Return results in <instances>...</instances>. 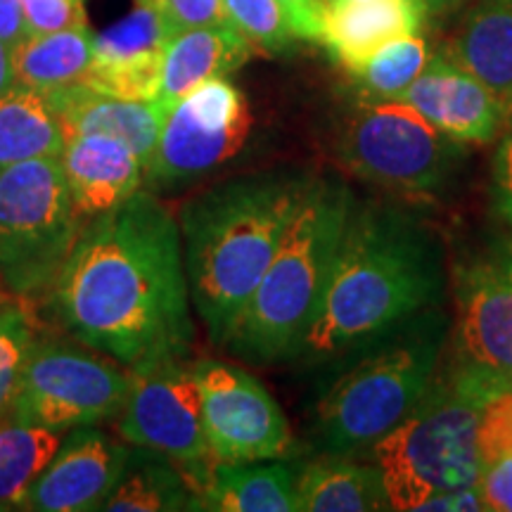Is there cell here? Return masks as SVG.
Instances as JSON below:
<instances>
[{
    "instance_id": "1",
    "label": "cell",
    "mask_w": 512,
    "mask_h": 512,
    "mask_svg": "<svg viewBox=\"0 0 512 512\" xmlns=\"http://www.w3.org/2000/svg\"><path fill=\"white\" fill-rule=\"evenodd\" d=\"M48 302L76 342L128 370L188 358L195 323L174 211L140 188L83 223Z\"/></svg>"
},
{
    "instance_id": "2",
    "label": "cell",
    "mask_w": 512,
    "mask_h": 512,
    "mask_svg": "<svg viewBox=\"0 0 512 512\" xmlns=\"http://www.w3.org/2000/svg\"><path fill=\"white\" fill-rule=\"evenodd\" d=\"M444 256L411 211L356 200L335 266L294 361H335L439 302Z\"/></svg>"
},
{
    "instance_id": "3",
    "label": "cell",
    "mask_w": 512,
    "mask_h": 512,
    "mask_svg": "<svg viewBox=\"0 0 512 512\" xmlns=\"http://www.w3.org/2000/svg\"><path fill=\"white\" fill-rule=\"evenodd\" d=\"M311 176L273 169L228 178L190 197L176 216L192 309L219 347L264 278Z\"/></svg>"
},
{
    "instance_id": "4",
    "label": "cell",
    "mask_w": 512,
    "mask_h": 512,
    "mask_svg": "<svg viewBox=\"0 0 512 512\" xmlns=\"http://www.w3.org/2000/svg\"><path fill=\"white\" fill-rule=\"evenodd\" d=\"M354 204L344 181L311 176L264 278L223 342L230 356L256 366L297 358Z\"/></svg>"
},
{
    "instance_id": "5",
    "label": "cell",
    "mask_w": 512,
    "mask_h": 512,
    "mask_svg": "<svg viewBox=\"0 0 512 512\" xmlns=\"http://www.w3.org/2000/svg\"><path fill=\"white\" fill-rule=\"evenodd\" d=\"M446 339L448 320L434 304L344 354L351 363L313 415L318 451L351 458L392 432L437 380Z\"/></svg>"
},
{
    "instance_id": "6",
    "label": "cell",
    "mask_w": 512,
    "mask_h": 512,
    "mask_svg": "<svg viewBox=\"0 0 512 512\" xmlns=\"http://www.w3.org/2000/svg\"><path fill=\"white\" fill-rule=\"evenodd\" d=\"M482 406L437 375L418 406L370 448L389 508L415 512L427 498L479 484L484 472L477 446Z\"/></svg>"
},
{
    "instance_id": "7",
    "label": "cell",
    "mask_w": 512,
    "mask_h": 512,
    "mask_svg": "<svg viewBox=\"0 0 512 512\" xmlns=\"http://www.w3.org/2000/svg\"><path fill=\"white\" fill-rule=\"evenodd\" d=\"M57 157L0 169V290L48 294L83 228Z\"/></svg>"
},
{
    "instance_id": "8",
    "label": "cell",
    "mask_w": 512,
    "mask_h": 512,
    "mask_svg": "<svg viewBox=\"0 0 512 512\" xmlns=\"http://www.w3.org/2000/svg\"><path fill=\"white\" fill-rule=\"evenodd\" d=\"M351 174L396 192H437L463 162V143L448 138L401 100H366L337 138Z\"/></svg>"
},
{
    "instance_id": "9",
    "label": "cell",
    "mask_w": 512,
    "mask_h": 512,
    "mask_svg": "<svg viewBox=\"0 0 512 512\" xmlns=\"http://www.w3.org/2000/svg\"><path fill=\"white\" fill-rule=\"evenodd\" d=\"M131 370L86 344L36 339L31 347L8 418L67 434L76 427L117 418Z\"/></svg>"
},
{
    "instance_id": "10",
    "label": "cell",
    "mask_w": 512,
    "mask_h": 512,
    "mask_svg": "<svg viewBox=\"0 0 512 512\" xmlns=\"http://www.w3.org/2000/svg\"><path fill=\"white\" fill-rule=\"evenodd\" d=\"M439 377L465 399L489 403L512 392V247L460 275L458 311Z\"/></svg>"
},
{
    "instance_id": "11",
    "label": "cell",
    "mask_w": 512,
    "mask_h": 512,
    "mask_svg": "<svg viewBox=\"0 0 512 512\" xmlns=\"http://www.w3.org/2000/svg\"><path fill=\"white\" fill-rule=\"evenodd\" d=\"M252 124L245 93L228 76L200 83L166 112L145 185L176 190L214 176L245 152Z\"/></svg>"
},
{
    "instance_id": "12",
    "label": "cell",
    "mask_w": 512,
    "mask_h": 512,
    "mask_svg": "<svg viewBox=\"0 0 512 512\" xmlns=\"http://www.w3.org/2000/svg\"><path fill=\"white\" fill-rule=\"evenodd\" d=\"M114 420L128 444L162 453L181 467L190 489L216 463L204 432L200 384L188 358H164L131 370V387Z\"/></svg>"
},
{
    "instance_id": "13",
    "label": "cell",
    "mask_w": 512,
    "mask_h": 512,
    "mask_svg": "<svg viewBox=\"0 0 512 512\" xmlns=\"http://www.w3.org/2000/svg\"><path fill=\"white\" fill-rule=\"evenodd\" d=\"M202 394L204 432L219 463L285 460L294 437L278 401L252 373L204 358L192 363Z\"/></svg>"
},
{
    "instance_id": "14",
    "label": "cell",
    "mask_w": 512,
    "mask_h": 512,
    "mask_svg": "<svg viewBox=\"0 0 512 512\" xmlns=\"http://www.w3.org/2000/svg\"><path fill=\"white\" fill-rule=\"evenodd\" d=\"M171 36L159 0H133L124 17L93 34V62L83 86L117 98L155 100Z\"/></svg>"
},
{
    "instance_id": "15",
    "label": "cell",
    "mask_w": 512,
    "mask_h": 512,
    "mask_svg": "<svg viewBox=\"0 0 512 512\" xmlns=\"http://www.w3.org/2000/svg\"><path fill=\"white\" fill-rule=\"evenodd\" d=\"M133 446L112 439L95 425L76 427L62 437L55 458L31 486L22 510L91 512L102 510L124 475Z\"/></svg>"
},
{
    "instance_id": "16",
    "label": "cell",
    "mask_w": 512,
    "mask_h": 512,
    "mask_svg": "<svg viewBox=\"0 0 512 512\" xmlns=\"http://www.w3.org/2000/svg\"><path fill=\"white\" fill-rule=\"evenodd\" d=\"M399 100L458 143H489L508 119L501 100L446 57H432Z\"/></svg>"
},
{
    "instance_id": "17",
    "label": "cell",
    "mask_w": 512,
    "mask_h": 512,
    "mask_svg": "<svg viewBox=\"0 0 512 512\" xmlns=\"http://www.w3.org/2000/svg\"><path fill=\"white\" fill-rule=\"evenodd\" d=\"M60 162L83 221L117 209L145 183V166L136 152L102 133L69 136Z\"/></svg>"
},
{
    "instance_id": "18",
    "label": "cell",
    "mask_w": 512,
    "mask_h": 512,
    "mask_svg": "<svg viewBox=\"0 0 512 512\" xmlns=\"http://www.w3.org/2000/svg\"><path fill=\"white\" fill-rule=\"evenodd\" d=\"M64 136L102 133L121 140L136 152L145 171L155 159L166 110L155 100H131L107 95L86 86L50 93Z\"/></svg>"
},
{
    "instance_id": "19",
    "label": "cell",
    "mask_w": 512,
    "mask_h": 512,
    "mask_svg": "<svg viewBox=\"0 0 512 512\" xmlns=\"http://www.w3.org/2000/svg\"><path fill=\"white\" fill-rule=\"evenodd\" d=\"M427 12L425 0H328L320 43L351 72L396 38L420 34Z\"/></svg>"
},
{
    "instance_id": "20",
    "label": "cell",
    "mask_w": 512,
    "mask_h": 512,
    "mask_svg": "<svg viewBox=\"0 0 512 512\" xmlns=\"http://www.w3.org/2000/svg\"><path fill=\"white\" fill-rule=\"evenodd\" d=\"M252 55V43L230 24L176 31L166 43L155 102L169 112L200 83L238 72Z\"/></svg>"
},
{
    "instance_id": "21",
    "label": "cell",
    "mask_w": 512,
    "mask_h": 512,
    "mask_svg": "<svg viewBox=\"0 0 512 512\" xmlns=\"http://www.w3.org/2000/svg\"><path fill=\"white\" fill-rule=\"evenodd\" d=\"M195 510L209 512H294L297 472L283 460L219 463L192 489Z\"/></svg>"
},
{
    "instance_id": "22",
    "label": "cell",
    "mask_w": 512,
    "mask_h": 512,
    "mask_svg": "<svg viewBox=\"0 0 512 512\" xmlns=\"http://www.w3.org/2000/svg\"><path fill=\"white\" fill-rule=\"evenodd\" d=\"M453 62L512 112V0H477L453 41Z\"/></svg>"
},
{
    "instance_id": "23",
    "label": "cell",
    "mask_w": 512,
    "mask_h": 512,
    "mask_svg": "<svg viewBox=\"0 0 512 512\" xmlns=\"http://www.w3.org/2000/svg\"><path fill=\"white\" fill-rule=\"evenodd\" d=\"M297 510L377 512L392 508L377 465H358L344 456H323L297 472Z\"/></svg>"
},
{
    "instance_id": "24",
    "label": "cell",
    "mask_w": 512,
    "mask_h": 512,
    "mask_svg": "<svg viewBox=\"0 0 512 512\" xmlns=\"http://www.w3.org/2000/svg\"><path fill=\"white\" fill-rule=\"evenodd\" d=\"M93 62V34L88 27L27 36L12 50L15 86L43 95L83 86Z\"/></svg>"
},
{
    "instance_id": "25",
    "label": "cell",
    "mask_w": 512,
    "mask_h": 512,
    "mask_svg": "<svg viewBox=\"0 0 512 512\" xmlns=\"http://www.w3.org/2000/svg\"><path fill=\"white\" fill-rule=\"evenodd\" d=\"M67 136L48 95L12 86L0 98V169L29 159L62 157Z\"/></svg>"
},
{
    "instance_id": "26",
    "label": "cell",
    "mask_w": 512,
    "mask_h": 512,
    "mask_svg": "<svg viewBox=\"0 0 512 512\" xmlns=\"http://www.w3.org/2000/svg\"><path fill=\"white\" fill-rule=\"evenodd\" d=\"M102 510L110 512H176L195 510V494L181 467L162 453L133 446L124 475L119 477Z\"/></svg>"
},
{
    "instance_id": "27",
    "label": "cell",
    "mask_w": 512,
    "mask_h": 512,
    "mask_svg": "<svg viewBox=\"0 0 512 512\" xmlns=\"http://www.w3.org/2000/svg\"><path fill=\"white\" fill-rule=\"evenodd\" d=\"M62 432L0 420V510H22L31 486L55 458Z\"/></svg>"
},
{
    "instance_id": "28",
    "label": "cell",
    "mask_w": 512,
    "mask_h": 512,
    "mask_svg": "<svg viewBox=\"0 0 512 512\" xmlns=\"http://www.w3.org/2000/svg\"><path fill=\"white\" fill-rule=\"evenodd\" d=\"M430 60L427 41L420 34H413L382 46L349 74L366 100H399Z\"/></svg>"
},
{
    "instance_id": "29",
    "label": "cell",
    "mask_w": 512,
    "mask_h": 512,
    "mask_svg": "<svg viewBox=\"0 0 512 512\" xmlns=\"http://www.w3.org/2000/svg\"><path fill=\"white\" fill-rule=\"evenodd\" d=\"M36 339V320L27 299H0V420L8 418L19 375Z\"/></svg>"
},
{
    "instance_id": "30",
    "label": "cell",
    "mask_w": 512,
    "mask_h": 512,
    "mask_svg": "<svg viewBox=\"0 0 512 512\" xmlns=\"http://www.w3.org/2000/svg\"><path fill=\"white\" fill-rule=\"evenodd\" d=\"M223 10L230 27L238 29L254 48L285 53L297 38L278 0H223Z\"/></svg>"
},
{
    "instance_id": "31",
    "label": "cell",
    "mask_w": 512,
    "mask_h": 512,
    "mask_svg": "<svg viewBox=\"0 0 512 512\" xmlns=\"http://www.w3.org/2000/svg\"><path fill=\"white\" fill-rule=\"evenodd\" d=\"M477 446L484 467L512 453V392L484 403L477 422Z\"/></svg>"
},
{
    "instance_id": "32",
    "label": "cell",
    "mask_w": 512,
    "mask_h": 512,
    "mask_svg": "<svg viewBox=\"0 0 512 512\" xmlns=\"http://www.w3.org/2000/svg\"><path fill=\"white\" fill-rule=\"evenodd\" d=\"M22 8L29 36L86 27L83 0H22Z\"/></svg>"
},
{
    "instance_id": "33",
    "label": "cell",
    "mask_w": 512,
    "mask_h": 512,
    "mask_svg": "<svg viewBox=\"0 0 512 512\" xmlns=\"http://www.w3.org/2000/svg\"><path fill=\"white\" fill-rule=\"evenodd\" d=\"M171 29H197L214 27V24H228L223 0H159Z\"/></svg>"
},
{
    "instance_id": "34",
    "label": "cell",
    "mask_w": 512,
    "mask_h": 512,
    "mask_svg": "<svg viewBox=\"0 0 512 512\" xmlns=\"http://www.w3.org/2000/svg\"><path fill=\"white\" fill-rule=\"evenodd\" d=\"M486 510L512 512V453L486 465L479 477Z\"/></svg>"
},
{
    "instance_id": "35",
    "label": "cell",
    "mask_w": 512,
    "mask_h": 512,
    "mask_svg": "<svg viewBox=\"0 0 512 512\" xmlns=\"http://www.w3.org/2000/svg\"><path fill=\"white\" fill-rule=\"evenodd\" d=\"M491 197L498 214L512 226V133L498 145L491 164Z\"/></svg>"
},
{
    "instance_id": "36",
    "label": "cell",
    "mask_w": 512,
    "mask_h": 512,
    "mask_svg": "<svg viewBox=\"0 0 512 512\" xmlns=\"http://www.w3.org/2000/svg\"><path fill=\"white\" fill-rule=\"evenodd\" d=\"M278 3L287 12L294 36L304 38V41L320 43L328 0H278Z\"/></svg>"
},
{
    "instance_id": "37",
    "label": "cell",
    "mask_w": 512,
    "mask_h": 512,
    "mask_svg": "<svg viewBox=\"0 0 512 512\" xmlns=\"http://www.w3.org/2000/svg\"><path fill=\"white\" fill-rule=\"evenodd\" d=\"M484 498L479 484L465 486V489L446 491V494H437L427 498L425 503L418 505L415 512H484Z\"/></svg>"
},
{
    "instance_id": "38",
    "label": "cell",
    "mask_w": 512,
    "mask_h": 512,
    "mask_svg": "<svg viewBox=\"0 0 512 512\" xmlns=\"http://www.w3.org/2000/svg\"><path fill=\"white\" fill-rule=\"evenodd\" d=\"M27 36L22 0H0V41L15 50Z\"/></svg>"
},
{
    "instance_id": "39",
    "label": "cell",
    "mask_w": 512,
    "mask_h": 512,
    "mask_svg": "<svg viewBox=\"0 0 512 512\" xmlns=\"http://www.w3.org/2000/svg\"><path fill=\"white\" fill-rule=\"evenodd\" d=\"M15 86V79H12V50L0 41V98Z\"/></svg>"
},
{
    "instance_id": "40",
    "label": "cell",
    "mask_w": 512,
    "mask_h": 512,
    "mask_svg": "<svg viewBox=\"0 0 512 512\" xmlns=\"http://www.w3.org/2000/svg\"><path fill=\"white\" fill-rule=\"evenodd\" d=\"M427 8L434 10V12H446L448 8H453V5L460 3V0H425Z\"/></svg>"
},
{
    "instance_id": "41",
    "label": "cell",
    "mask_w": 512,
    "mask_h": 512,
    "mask_svg": "<svg viewBox=\"0 0 512 512\" xmlns=\"http://www.w3.org/2000/svg\"><path fill=\"white\" fill-rule=\"evenodd\" d=\"M0 292H3V290H0Z\"/></svg>"
}]
</instances>
